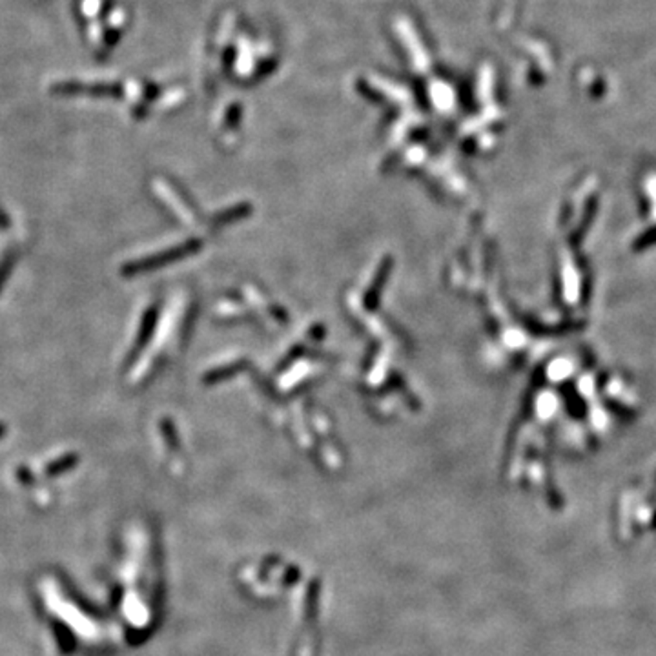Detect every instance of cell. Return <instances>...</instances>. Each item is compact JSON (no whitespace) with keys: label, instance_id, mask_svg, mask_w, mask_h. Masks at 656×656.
<instances>
[{"label":"cell","instance_id":"obj_1","mask_svg":"<svg viewBox=\"0 0 656 656\" xmlns=\"http://www.w3.org/2000/svg\"><path fill=\"white\" fill-rule=\"evenodd\" d=\"M11 266H13V257H11V255H6V257H4V261H2V263H0V287H2V285H4V281H6V276H8V273H10Z\"/></svg>","mask_w":656,"mask_h":656}]
</instances>
